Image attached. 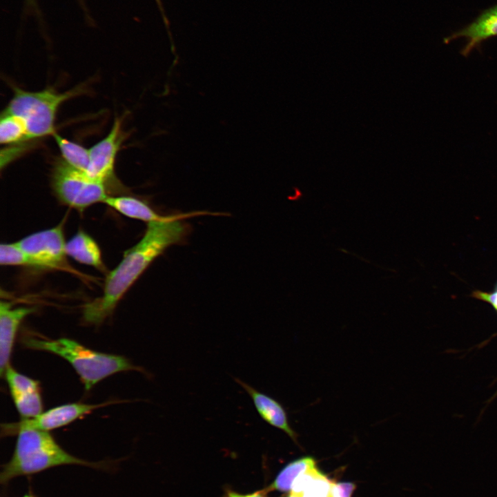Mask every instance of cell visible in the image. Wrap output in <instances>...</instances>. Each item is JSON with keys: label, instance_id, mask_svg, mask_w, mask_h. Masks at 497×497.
<instances>
[{"label": "cell", "instance_id": "cell-1", "mask_svg": "<svg viewBox=\"0 0 497 497\" xmlns=\"http://www.w3.org/2000/svg\"><path fill=\"white\" fill-rule=\"evenodd\" d=\"M209 214L208 211L170 214L165 220L147 223L142 239L124 253L121 262L106 275L102 295L84 306V320L94 324L104 322L157 257L170 246L186 242L192 228L184 220Z\"/></svg>", "mask_w": 497, "mask_h": 497}, {"label": "cell", "instance_id": "cell-2", "mask_svg": "<svg viewBox=\"0 0 497 497\" xmlns=\"http://www.w3.org/2000/svg\"><path fill=\"white\" fill-rule=\"evenodd\" d=\"M17 440L10 460L2 466L0 480L7 485L12 479L35 474L48 469L68 465L104 469V462H93L74 456L66 451L46 431L21 429L17 431Z\"/></svg>", "mask_w": 497, "mask_h": 497}, {"label": "cell", "instance_id": "cell-3", "mask_svg": "<svg viewBox=\"0 0 497 497\" xmlns=\"http://www.w3.org/2000/svg\"><path fill=\"white\" fill-rule=\"evenodd\" d=\"M23 344L30 349L48 351L66 360L76 371L87 391L103 379L120 371L136 370L144 372L142 368L133 365L124 356L97 352L69 338H27Z\"/></svg>", "mask_w": 497, "mask_h": 497}, {"label": "cell", "instance_id": "cell-4", "mask_svg": "<svg viewBox=\"0 0 497 497\" xmlns=\"http://www.w3.org/2000/svg\"><path fill=\"white\" fill-rule=\"evenodd\" d=\"M3 113L18 117L24 124L28 140L52 135L59 106L66 100L81 93V88L59 92L53 88L26 91L18 87Z\"/></svg>", "mask_w": 497, "mask_h": 497}, {"label": "cell", "instance_id": "cell-5", "mask_svg": "<svg viewBox=\"0 0 497 497\" xmlns=\"http://www.w3.org/2000/svg\"><path fill=\"white\" fill-rule=\"evenodd\" d=\"M51 184L59 200L79 211L95 204L104 203L109 195L105 183L70 166L63 159L55 162Z\"/></svg>", "mask_w": 497, "mask_h": 497}, {"label": "cell", "instance_id": "cell-6", "mask_svg": "<svg viewBox=\"0 0 497 497\" xmlns=\"http://www.w3.org/2000/svg\"><path fill=\"white\" fill-rule=\"evenodd\" d=\"M63 220L56 226L32 233L18 241L34 268L77 274L68 262Z\"/></svg>", "mask_w": 497, "mask_h": 497}, {"label": "cell", "instance_id": "cell-7", "mask_svg": "<svg viewBox=\"0 0 497 497\" xmlns=\"http://www.w3.org/2000/svg\"><path fill=\"white\" fill-rule=\"evenodd\" d=\"M110 402L101 404L69 403L52 408L38 416L12 423L1 425V435H15L21 429H32L48 431L70 424L95 409L106 406Z\"/></svg>", "mask_w": 497, "mask_h": 497}, {"label": "cell", "instance_id": "cell-8", "mask_svg": "<svg viewBox=\"0 0 497 497\" xmlns=\"http://www.w3.org/2000/svg\"><path fill=\"white\" fill-rule=\"evenodd\" d=\"M125 137L121 121L116 118L108 135L89 148V176L106 185L115 181V164Z\"/></svg>", "mask_w": 497, "mask_h": 497}, {"label": "cell", "instance_id": "cell-9", "mask_svg": "<svg viewBox=\"0 0 497 497\" xmlns=\"http://www.w3.org/2000/svg\"><path fill=\"white\" fill-rule=\"evenodd\" d=\"M10 394L22 419L34 418L42 413L39 382L17 371L9 365L5 371Z\"/></svg>", "mask_w": 497, "mask_h": 497}, {"label": "cell", "instance_id": "cell-10", "mask_svg": "<svg viewBox=\"0 0 497 497\" xmlns=\"http://www.w3.org/2000/svg\"><path fill=\"white\" fill-rule=\"evenodd\" d=\"M34 307H12L10 302H0V373L4 375L10 365L14 339L22 321L35 311Z\"/></svg>", "mask_w": 497, "mask_h": 497}, {"label": "cell", "instance_id": "cell-11", "mask_svg": "<svg viewBox=\"0 0 497 497\" xmlns=\"http://www.w3.org/2000/svg\"><path fill=\"white\" fill-rule=\"evenodd\" d=\"M497 36V4L483 10L471 23L453 32L444 39L445 43L458 38H465V46L461 50L462 55L467 57L479 48L483 41Z\"/></svg>", "mask_w": 497, "mask_h": 497}, {"label": "cell", "instance_id": "cell-12", "mask_svg": "<svg viewBox=\"0 0 497 497\" xmlns=\"http://www.w3.org/2000/svg\"><path fill=\"white\" fill-rule=\"evenodd\" d=\"M234 380L249 395L261 418L272 427L284 431L298 444V434L291 427L287 413L281 403L240 379L234 378Z\"/></svg>", "mask_w": 497, "mask_h": 497}, {"label": "cell", "instance_id": "cell-13", "mask_svg": "<svg viewBox=\"0 0 497 497\" xmlns=\"http://www.w3.org/2000/svg\"><path fill=\"white\" fill-rule=\"evenodd\" d=\"M104 203L126 217L147 223L161 221L168 216L157 213L147 201L133 196L108 195Z\"/></svg>", "mask_w": 497, "mask_h": 497}, {"label": "cell", "instance_id": "cell-14", "mask_svg": "<svg viewBox=\"0 0 497 497\" xmlns=\"http://www.w3.org/2000/svg\"><path fill=\"white\" fill-rule=\"evenodd\" d=\"M68 256L75 261L101 271L106 270L101 250L95 240L84 231H79L66 242Z\"/></svg>", "mask_w": 497, "mask_h": 497}, {"label": "cell", "instance_id": "cell-15", "mask_svg": "<svg viewBox=\"0 0 497 497\" xmlns=\"http://www.w3.org/2000/svg\"><path fill=\"white\" fill-rule=\"evenodd\" d=\"M314 465H316V460L310 456L291 461L280 471L268 489L282 492L291 491L293 483L298 476Z\"/></svg>", "mask_w": 497, "mask_h": 497}, {"label": "cell", "instance_id": "cell-16", "mask_svg": "<svg viewBox=\"0 0 497 497\" xmlns=\"http://www.w3.org/2000/svg\"><path fill=\"white\" fill-rule=\"evenodd\" d=\"M52 137L59 148L62 159L70 166L88 173L90 166L89 148L65 139L57 132Z\"/></svg>", "mask_w": 497, "mask_h": 497}, {"label": "cell", "instance_id": "cell-17", "mask_svg": "<svg viewBox=\"0 0 497 497\" xmlns=\"http://www.w3.org/2000/svg\"><path fill=\"white\" fill-rule=\"evenodd\" d=\"M28 142L26 127L16 116L3 113L0 119V142L5 145L21 144Z\"/></svg>", "mask_w": 497, "mask_h": 497}, {"label": "cell", "instance_id": "cell-18", "mask_svg": "<svg viewBox=\"0 0 497 497\" xmlns=\"http://www.w3.org/2000/svg\"><path fill=\"white\" fill-rule=\"evenodd\" d=\"M0 264L2 266H26L33 267L31 260L21 248L18 242L1 244Z\"/></svg>", "mask_w": 497, "mask_h": 497}, {"label": "cell", "instance_id": "cell-19", "mask_svg": "<svg viewBox=\"0 0 497 497\" xmlns=\"http://www.w3.org/2000/svg\"><path fill=\"white\" fill-rule=\"evenodd\" d=\"M321 474L322 471L318 469L316 465L309 468L295 480L291 493L302 496Z\"/></svg>", "mask_w": 497, "mask_h": 497}, {"label": "cell", "instance_id": "cell-20", "mask_svg": "<svg viewBox=\"0 0 497 497\" xmlns=\"http://www.w3.org/2000/svg\"><path fill=\"white\" fill-rule=\"evenodd\" d=\"M333 483L334 482L322 473L303 494L302 497H332Z\"/></svg>", "mask_w": 497, "mask_h": 497}, {"label": "cell", "instance_id": "cell-21", "mask_svg": "<svg viewBox=\"0 0 497 497\" xmlns=\"http://www.w3.org/2000/svg\"><path fill=\"white\" fill-rule=\"evenodd\" d=\"M355 485L351 482L333 483V492L334 497H351Z\"/></svg>", "mask_w": 497, "mask_h": 497}, {"label": "cell", "instance_id": "cell-22", "mask_svg": "<svg viewBox=\"0 0 497 497\" xmlns=\"http://www.w3.org/2000/svg\"><path fill=\"white\" fill-rule=\"evenodd\" d=\"M474 295L476 298L491 303L495 309L497 310V289L492 293L476 291Z\"/></svg>", "mask_w": 497, "mask_h": 497}, {"label": "cell", "instance_id": "cell-23", "mask_svg": "<svg viewBox=\"0 0 497 497\" xmlns=\"http://www.w3.org/2000/svg\"><path fill=\"white\" fill-rule=\"evenodd\" d=\"M224 497H266V496L264 491H257L249 494H241L231 490H227Z\"/></svg>", "mask_w": 497, "mask_h": 497}, {"label": "cell", "instance_id": "cell-24", "mask_svg": "<svg viewBox=\"0 0 497 497\" xmlns=\"http://www.w3.org/2000/svg\"><path fill=\"white\" fill-rule=\"evenodd\" d=\"M26 3L27 8L29 10L35 11L37 12V6L36 0H25Z\"/></svg>", "mask_w": 497, "mask_h": 497}, {"label": "cell", "instance_id": "cell-25", "mask_svg": "<svg viewBox=\"0 0 497 497\" xmlns=\"http://www.w3.org/2000/svg\"><path fill=\"white\" fill-rule=\"evenodd\" d=\"M155 1H156V3H157L159 8H163L162 4L160 0H155Z\"/></svg>", "mask_w": 497, "mask_h": 497}, {"label": "cell", "instance_id": "cell-26", "mask_svg": "<svg viewBox=\"0 0 497 497\" xmlns=\"http://www.w3.org/2000/svg\"><path fill=\"white\" fill-rule=\"evenodd\" d=\"M288 497H302V496L290 492Z\"/></svg>", "mask_w": 497, "mask_h": 497}, {"label": "cell", "instance_id": "cell-27", "mask_svg": "<svg viewBox=\"0 0 497 497\" xmlns=\"http://www.w3.org/2000/svg\"><path fill=\"white\" fill-rule=\"evenodd\" d=\"M23 497H35V496L30 494H25Z\"/></svg>", "mask_w": 497, "mask_h": 497}, {"label": "cell", "instance_id": "cell-28", "mask_svg": "<svg viewBox=\"0 0 497 497\" xmlns=\"http://www.w3.org/2000/svg\"><path fill=\"white\" fill-rule=\"evenodd\" d=\"M332 491H333V489H332ZM332 497H334L333 492V496H332Z\"/></svg>", "mask_w": 497, "mask_h": 497}]
</instances>
